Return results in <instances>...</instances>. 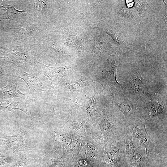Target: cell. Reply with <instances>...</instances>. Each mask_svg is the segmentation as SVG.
Segmentation results:
<instances>
[{"instance_id":"cell-1","label":"cell","mask_w":167,"mask_h":167,"mask_svg":"<svg viewBox=\"0 0 167 167\" xmlns=\"http://www.w3.org/2000/svg\"><path fill=\"white\" fill-rule=\"evenodd\" d=\"M38 72L44 75L49 79L52 90L64 76L67 75L70 69L69 66L61 67L49 66L43 64H38Z\"/></svg>"},{"instance_id":"cell-2","label":"cell","mask_w":167,"mask_h":167,"mask_svg":"<svg viewBox=\"0 0 167 167\" xmlns=\"http://www.w3.org/2000/svg\"><path fill=\"white\" fill-rule=\"evenodd\" d=\"M145 123L143 121H137L131 129L133 137L139 139L141 145L146 148L147 156H148L153 151L154 146L147 132Z\"/></svg>"},{"instance_id":"cell-3","label":"cell","mask_w":167,"mask_h":167,"mask_svg":"<svg viewBox=\"0 0 167 167\" xmlns=\"http://www.w3.org/2000/svg\"><path fill=\"white\" fill-rule=\"evenodd\" d=\"M129 88L133 93L142 97H148L149 94L146 84L138 71H135L130 77Z\"/></svg>"},{"instance_id":"cell-4","label":"cell","mask_w":167,"mask_h":167,"mask_svg":"<svg viewBox=\"0 0 167 167\" xmlns=\"http://www.w3.org/2000/svg\"><path fill=\"white\" fill-rule=\"evenodd\" d=\"M19 78L24 81L28 86L30 91L31 92H40L44 90V89L47 88L35 74L24 72Z\"/></svg>"},{"instance_id":"cell-5","label":"cell","mask_w":167,"mask_h":167,"mask_svg":"<svg viewBox=\"0 0 167 167\" xmlns=\"http://www.w3.org/2000/svg\"><path fill=\"white\" fill-rule=\"evenodd\" d=\"M117 67L115 63L108 65L102 71L101 78L104 83L121 88V84L118 82L116 78Z\"/></svg>"},{"instance_id":"cell-6","label":"cell","mask_w":167,"mask_h":167,"mask_svg":"<svg viewBox=\"0 0 167 167\" xmlns=\"http://www.w3.org/2000/svg\"><path fill=\"white\" fill-rule=\"evenodd\" d=\"M115 104L126 117H133L136 113V110L133 105L126 99L118 96L115 100Z\"/></svg>"},{"instance_id":"cell-7","label":"cell","mask_w":167,"mask_h":167,"mask_svg":"<svg viewBox=\"0 0 167 167\" xmlns=\"http://www.w3.org/2000/svg\"><path fill=\"white\" fill-rule=\"evenodd\" d=\"M11 149L18 152L28 149L24 143V139L21 133L12 136H5L2 137Z\"/></svg>"},{"instance_id":"cell-8","label":"cell","mask_w":167,"mask_h":167,"mask_svg":"<svg viewBox=\"0 0 167 167\" xmlns=\"http://www.w3.org/2000/svg\"><path fill=\"white\" fill-rule=\"evenodd\" d=\"M0 97L24 98L25 97V95L19 91L15 83L8 82L6 86L0 88Z\"/></svg>"},{"instance_id":"cell-9","label":"cell","mask_w":167,"mask_h":167,"mask_svg":"<svg viewBox=\"0 0 167 167\" xmlns=\"http://www.w3.org/2000/svg\"><path fill=\"white\" fill-rule=\"evenodd\" d=\"M19 109L27 114L29 113L27 110L25 103L12 101L9 100H0V110L13 112L15 109Z\"/></svg>"},{"instance_id":"cell-10","label":"cell","mask_w":167,"mask_h":167,"mask_svg":"<svg viewBox=\"0 0 167 167\" xmlns=\"http://www.w3.org/2000/svg\"><path fill=\"white\" fill-rule=\"evenodd\" d=\"M124 142L126 154L131 165L135 154L136 148L133 143L131 129H129L125 136Z\"/></svg>"},{"instance_id":"cell-11","label":"cell","mask_w":167,"mask_h":167,"mask_svg":"<svg viewBox=\"0 0 167 167\" xmlns=\"http://www.w3.org/2000/svg\"><path fill=\"white\" fill-rule=\"evenodd\" d=\"M147 159L143 153L140 148H136L134 156L131 164L133 167H146Z\"/></svg>"},{"instance_id":"cell-12","label":"cell","mask_w":167,"mask_h":167,"mask_svg":"<svg viewBox=\"0 0 167 167\" xmlns=\"http://www.w3.org/2000/svg\"><path fill=\"white\" fill-rule=\"evenodd\" d=\"M148 113L151 117L158 116L164 112L165 108L163 105L156 102H150L147 105Z\"/></svg>"},{"instance_id":"cell-13","label":"cell","mask_w":167,"mask_h":167,"mask_svg":"<svg viewBox=\"0 0 167 167\" xmlns=\"http://www.w3.org/2000/svg\"><path fill=\"white\" fill-rule=\"evenodd\" d=\"M90 83L86 79L82 78L74 80L67 83V85L71 89H77L79 88L88 86Z\"/></svg>"},{"instance_id":"cell-14","label":"cell","mask_w":167,"mask_h":167,"mask_svg":"<svg viewBox=\"0 0 167 167\" xmlns=\"http://www.w3.org/2000/svg\"><path fill=\"white\" fill-rule=\"evenodd\" d=\"M66 41L68 45L75 46L78 50L83 49L82 45L76 36L70 35L66 38Z\"/></svg>"},{"instance_id":"cell-15","label":"cell","mask_w":167,"mask_h":167,"mask_svg":"<svg viewBox=\"0 0 167 167\" xmlns=\"http://www.w3.org/2000/svg\"><path fill=\"white\" fill-rule=\"evenodd\" d=\"M96 106V98L95 93L92 98L89 106L87 108V111L89 114L91 115L95 110Z\"/></svg>"},{"instance_id":"cell-16","label":"cell","mask_w":167,"mask_h":167,"mask_svg":"<svg viewBox=\"0 0 167 167\" xmlns=\"http://www.w3.org/2000/svg\"><path fill=\"white\" fill-rule=\"evenodd\" d=\"M36 1L35 4L36 8V9L40 10L43 9V8H44L45 7V4L42 1Z\"/></svg>"},{"instance_id":"cell-17","label":"cell","mask_w":167,"mask_h":167,"mask_svg":"<svg viewBox=\"0 0 167 167\" xmlns=\"http://www.w3.org/2000/svg\"><path fill=\"white\" fill-rule=\"evenodd\" d=\"M106 33L109 35L113 39L114 41L116 42L119 43V40L118 37L114 34L111 33L109 32L104 31Z\"/></svg>"},{"instance_id":"cell-18","label":"cell","mask_w":167,"mask_h":167,"mask_svg":"<svg viewBox=\"0 0 167 167\" xmlns=\"http://www.w3.org/2000/svg\"><path fill=\"white\" fill-rule=\"evenodd\" d=\"M51 165L52 167H63L62 162L58 160L54 162Z\"/></svg>"},{"instance_id":"cell-19","label":"cell","mask_w":167,"mask_h":167,"mask_svg":"<svg viewBox=\"0 0 167 167\" xmlns=\"http://www.w3.org/2000/svg\"><path fill=\"white\" fill-rule=\"evenodd\" d=\"M133 4V3H128L127 4V6L128 7H130L132 6Z\"/></svg>"}]
</instances>
